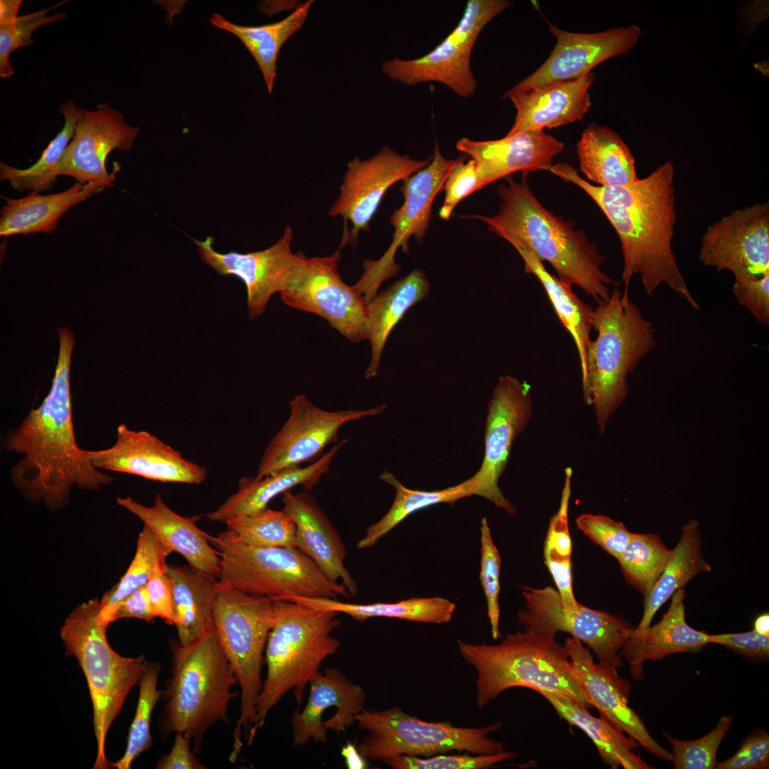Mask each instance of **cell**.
<instances>
[{
  "label": "cell",
  "mask_w": 769,
  "mask_h": 769,
  "mask_svg": "<svg viewBox=\"0 0 769 769\" xmlns=\"http://www.w3.org/2000/svg\"><path fill=\"white\" fill-rule=\"evenodd\" d=\"M170 676L162 691L165 701L159 719L162 738L183 733L194 743V752L203 748L204 737L217 721L229 722V701L235 674L211 628L193 642H173Z\"/></svg>",
  "instance_id": "5"
},
{
  "label": "cell",
  "mask_w": 769,
  "mask_h": 769,
  "mask_svg": "<svg viewBox=\"0 0 769 769\" xmlns=\"http://www.w3.org/2000/svg\"><path fill=\"white\" fill-rule=\"evenodd\" d=\"M227 530L240 540L258 547H296V526L281 511L265 508L226 523Z\"/></svg>",
  "instance_id": "46"
},
{
  "label": "cell",
  "mask_w": 769,
  "mask_h": 769,
  "mask_svg": "<svg viewBox=\"0 0 769 769\" xmlns=\"http://www.w3.org/2000/svg\"><path fill=\"white\" fill-rule=\"evenodd\" d=\"M485 186L474 161L470 159L465 162V157H459L443 188L445 198L439 211V217L449 220L454 208L463 199Z\"/></svg>",
  "instance_id": "53"
},
{
  "label": "cell",
  "mask_w": 769,
  "mask_h": 769,
  "mask_svg": "<svg viewBox=\"0 0 769 769\" xmlns=\"http://www.w3.org/2000/svg\"><path fill=\"white\" fill-rule=\"evenodd\" d=\"M570 726L584 731L595 745L605 764L612 769H652L637 752L638 743L605 717L593 716L588 708L559 694L535 689Z\"/></svg>",
  "instance_id": "34"
},
{
  "label": "cell",
  "mask_w": 769,
  "mask_h": 769,
  "mask_svg": "<svg viewBox=\"0 0 769 769\" xmlns=\"http://www.w3.org/2000/svg\"><path fill=\"white\" fill-rule=\"evenodd\" d=\"M294 601L315 609L345 613L359 622L371 617L397 618L407 621L442 624L451 620L456 605L441 597H411L396 602L355 604L332 598L289 597Z\"/></svg>",
  "instance_id": "39"
},
{
  "label": "cell",
  "mask_w": 769,
  "mask_h": 769,
  "mask_svg": "<svg viewBox=\"0 0 769 769\" xmlns=\"http://www.w3.org/2000/svg\"><path fill=\"white\" fill-rule=\"evenodd\" d=\"M555 637L525 629L506 634L498 644L457 640L463 659L477 673V707L507 689L525 687L561 694L588 708L566 648Z\"/></svg>",
  "instance_id": "7"
},
{
  "label": "cell",
  "mask_w": 769,
  "mask_h": 769,
  "mask_svg": "<svg viewBox=\"0 0 769 769\" xmlns=\"http://www.w3.org/2000/svg\"><path fill=\"white\" fill-rule=\"evenodd\" d=\"M701 547L699 523L691 519L682 526L680 539L671 550L661 576L648 595L644 596V613L637 629L650 626L660 607L691 580L701 573L711 571V565L702 555Z\"/></svg>",
  "instance_id": "37"
},
{
  "label": "cell",
  "mask_w": 769,
  "mask_h": 769,
  "mask_svg": "<svg viewBox=\"0 0 769 769\" xmlns=\"http://www.w3.org/2000/svg\"><path fill=\"white\" fill-rule=\"evenodd\" d=\"M348 441L344 439L310 465L288 467L261 478L241 477L236 492L229 496L216 510L206 514L214 522L226 524L239 517L251 515L267 508L276 496L301 485L311 490L329 471L332 460Z\"/></svg>",
  "instance_id": "31"
},
{
  "label": "cell",
  "mask_w": 769,
  "mask_h": 769,
  "mask_svg": "<svg viewBox=\"0 0 769 769\" xmlns=\"http://www.w3.org/2000/svg\"><path fill=\"white\" fill-rule=\"evenodd\" d=\"M22 0L0 1V24L15 23Z\"/></svg>",
  "instance_id": "61"
},
{
  "label": "cell",
  "mask_w": 769,
  "mask_h": 769,
  "mask_svg": "<svg viewBox=\"0 0 769 769\" xmlns=\"http://www.w3.org/2000/svg\"><path fill=\"white\" fill-rule=\"evenodd\" d=\"M516 753L503 750L494 754H438L421 758L401 755L383 761L394 769H481L514 759Z\"/></svg>",
  "instance_id": "51"
},
{
  "label": "cell",
  "mask_w": 769,
  "mask_h": 769,
  "mask_svg": "<svg viewBox=\"0 0 769 769\" xmlns=\"http://www.w3.org/2000/svg\"><path fill=\"white\" fill-rule=\"evenodd\" d=\"M191 740L183 733H176L174 744L169 753L162 755L157 763V769H204L203 765L192 751Z\"/></svg>",
  "instance_id": "58"
},
{
  "label": "cell",
  "mask_w": 769,
  "mask_h": 769,
  "mask_svg": "<svg viewBox=\"0 0 769 769\" xmlns=\"http://www.w3.org/2000/svg\"><path fill=\"white\" fill-rule=\"evenodd\" d=\"M732 291L759 323L769 324V273L755 278H735Z\"/></svg>",
  "instance_id": "55"
},
{
  "label": "cell",
  "mask_w": 769,
  "mask_h": 769,
  "mask_svg": "<svg viewBox=\"0 0 769 769\" xmlns=\"http://www.w3.org/2000/svg\"><path fill=\"white\" fill-rule=\"evenodd\" d=\"M104 188L98 184L76 182L69 189L43 195L31 192L21 199L2 197L6 204L1 210L0 235L50 233L59 219L74 205L86 200Z\"/></svg>",
  "instance_id": "33"
},
{
  "label": "cell",
  "mask_w": 769,
  "mask_h": 769,
  "mask_svg": "<svg viewBox=\"0 0 769 769\" xmlns=\"http://www.w3.org/2000/svg\"><path fill=\"white\" fill-rule=\"evenodd\" d=\"M481 571L479 580L487 602V614L489 619L492 637L498 639L499 632L500 606V572L501 558L495 545L486 518L481 524Z\"/></svg>",
  "instance_id": "50"
},
{
  "label": "cell",
  "mask_w": 769,
  "mask_h": 769,
  "mask_svg": "<svg viewBox=\"0 0 769 769\" xmlns=\"http://www.w3.org/2000/svg\"><path fill=\"white\" fill-rule=\"evenodd\" d=\"M166 572L172 586L174 624L179 643L185 645L214 627L218 581L186 567L167 565Z\"/></svg>",
  "instance_id": "36"
},
{
  "label": "cell",
  "mask_w": 769,
  "mask_h": 769,
  "mask_svg": "<svg viewBox=\"0 0 769 769\" xmlns=\"http://www.w3.org/2000/svg\"><path fill=\"white\" fill-rule=\"evenodd\" d=\"M684 588L671 597L667 612L656 624L644 629L634 628L632 634L619 651L636 681L644 679V664L659 661L677 653H698L709 644L708 635L691 627L685 619Z\"/></svg>",
  "instance_id": "28"
},
{
  "label": "cell",
  "mask_w": 769,
  "mask_h": 769,
  "mask_svg": "<svg viewBox=\"0 0 769 769\" xmlns=\"http://www.w3.org/2000/svg\"><path fill=\"white\" fill-rule=\"evenodd\" d=\"M699 258L738 278L769 273V203L734 210L708 226Z\"/></svg>",
  "instance_id": "19"
},
{
  "label": "cell",
  "mask_w": 769,
  "mask_h": 769,
  "mask_svg": "<svg viewBox=\"0 0 769 769\" xmlns=\"http://www.w3.org/2000/svg\"><path fill=\"white\" fill-rule=\"evenodd\" d=\"M340 249L330 256L295 258L279 291L284 304L325 319L353 342L365 340L367 305L355 286L345 283L338 271Z\"/></svg>",
  "instance_id": "13"
},
{
  "label": "cell",
  "mask_w": 769,
  "mask_h": 769,
  "mask_svg": "<svg viewBox=\"0 0 769 769\" xmlns=\"http://www.w3.org/2000/svg\"><path fill=\"white\" fill-rule=\"evenodd\" d=\"M576 148L580 171L598 186H623L639 179L631 150L609 127L590 125Z\"/></svg>",
  "instance_id": "35"
},
{
  "label": "cell",
  "mask_w": 769,
  "mask_h": 769,
  "mask_svg": "<svg viewBox=\"0 0 769 769\" xmlns=\"http://www.w3.org/2000/svg\"><path fill=\"white\" fill-rule=\"evenodd\" d=\"M155 617L145 585L135 590L118 604L113 613L112 622L122 618H137L152 622Z\"/></svg>",
  "instance_id": "59"
},
{
  "label": "cell",
  "mask_w": 769,
  "mask_h": 769,
  "mask_svg": "<svg viewBox=\"0 0 769 769\" xmlns=\"http://www.w3.org/2000/svg\"><path fill=\"white\" fill-rule=\"evenodd\" d=\"M456 148L471 157L486 186L518 171L548 170L564 145L543 130H535L496 140L461 138Z\"/></svg>",
  "instance_id": "26"
},
{
  "label": "cell",
  "mask_w": 769,
  "mask_h": 769,
  "mask_svg": "<svg viewBox=\"0 0 769 769\" xmlns=\"http://www.w3.org/2000/svg\"><path fill=\"white\" fill-rule=\"evenodd\" d=\"M512 4L507 0H469L457 26L435 48L422 57L386 61L382 73L407 86L445 85L461 98L473 95L477 80L471 68V51L484 27Z\"/></svg>",
  "instance_id": "12"
},
{
  "label": "cell",
  "mask_w": 769,
  "mask_h": 769,
  "mask_svg": "<svg viewBox=\"0 0 769 769\" xmlns=\"http://www.w3.org/2000/svg\"><path fill=\"white\" fill-rule=\"evenodd\" d=\"M289 404L290 416L266 448L256 478L316 461L328 444L338 441V431L345 423L376 416L387 408L384 404L367 409L327 411L313 404L305 394L295 396Z\"/></svg>",
  "instance_id": "17"
},
{
  "label": "cell",
  "mask_w": 769,
  "mask_h": 769,
  "mask_svg": "<svg viewBox=\"0 0 769 769\" xmlns=\"http://www.w3.org/2000/svg\"><path fill=\"white\" fill-rule=\"evenodd\" d=\"M282 511L296 526V548L310 558L331 580L340 582L350 595L357 594V583L345 565L346 548L324 510L308 490L283 493Z\"/></svg>",
  "instance_id": "27"
},
{
  "label": "cell",
  "mask_w": 769,
  "mask_h": 769,
  "mask_svg": "<svg viewBox=\"0 0 769 769\" xmlns=\"http://www.w3.org/2000/svg\"><path fill=\"white\" fill-rule=\"evenodd\" d=\"M431 157L417 160L403 155L389 146L362 160L355 157L347 167L340 194L329 210L330 216H342L352 226L340 246L356 245L361 231L370 230V222L386 192L396 182L404 180L429 164Z\"/></svg>",
  "instance_id": "18"
},
{
  "label": "cell",
  "mask_w": 769,
  "mask_h": 769,
  "mask_svg": "<svg viewBox=\"0 0 769 769\" xmlns=\"http://www.w3.org/2000/svg\"><path fill=\"white\" fill-rule=\"evenodd\" d=\"M769 768V735L763 730L751 733L730 758L717 762L716 769H766Z\"/></svg>",
  "instance_id": "54"
},
{
  "label": "cell",
  "mask_w": 769,
  "mask_h": 769,
  "mask_svg": "<svg viewBox=\"0 0 769 769\" xmlns=\"http://www.w3.org/2000/svg\"><path fill=\"white\" fill-rule=\"evenodd\" d=\"M117 504L135 515L172 552L182 555L190 567L198 572L218 577L220 559L211 544L209 535L196 525L201 516L184 517L171 510L160 494L152 506L132 498L117 497Z\"/></svg>",
  "instance_id": "29"
},
{
  "label": "cell",
  "mask_w": 769,
  "mask_h": 769,
  "mask_svg": "<svg viewBox=\"0 0 769 769\" xmlns=\"http://www.w3.org/2000/svg\"><path fill=\"white\" fill-rule=\"evenodd\" d=\"M85 454L99 469L156 481L199 484L206 478L204 467L187 460L179 451L150 432L132 430L125 424L117 427L113 446L85 450Z\"/></svg>",
  "instance_id": "23"
},
{
  "label": "cell",
  "mask_w": 769,
  "mask_h": 769,
  "mask_svg": "<svg viewBox=\"0 0 769 769\" xmlns=\"http://www.w3.org/2000/svg\"><path fill=\"white\" fill-rule=\"evenodd\" d=\"M79 108L72 100L61 104L58 111L63 116L64 125L43 150L38 160L26 169H18L1 162V180L8 181L12 188L20 192L27 190L39 193L51 189L59 176L61 159L73 137Z\"/></svg>",
  "instance_id": "42"
},
{
  "label": "cell",
  "mask_w": 769,
  "mask_h": 769,
  "mask_svg": "<svg viewBox=\"0 0 769 769\" xmlns=\"http://www.w3.org/2000/svg\"><path fill=\"white\" fill-rule=\"evenodd\" d=\"M167 564H159L146 584V589L155 617L169 624L174 623V606L171 580L166 572Z\"/></svg>",
  "instance_id": "57"
},
{
  "label": "cell",
  "mask_w": 769,
  "mask_h": 769,
  "mask_svg": "<svg viewBox=\"0 0 769 769\" xmlns=\"http://www.w3.org/2000/svg\"><path fill=\"white\" fill-rule=\"evenodd\" d=\"M380 478L394 488V500L387 513L365 529V535L357 544L359 549L373 546L408 516L419 510L438 503L452 506L458 500L472 496V478L457 485L431 491L408 488L388 471H384Z\"/></svg>",
  "instance_id": "41"
},
{
  "label": "cell",
  "mask_w": 769,
  "mask_h": 769,
  "mask_svg": "<svg viewBox=\"0 0 769 769\" xmlns=\"http://www.w3.org/2000/svg\"><path fill=\"white\" fill-rule=\"evenodd\" d=\"M172 552L165 546L146 525L140 533L135 556L117 584L105 593L100 600V617L108 625L112 622L113 613L125 597L145 585L155 568L165 563Z\"/></svg>",
  "instance_id": "44"
},
{
  "label": "cell",
  "mask_w": 769,
  "mask_h": 769,
  "mask_svg": "<svg viewBox=\"0 0 769 769\" xmlns=\"http://www.w3.org/2000/svg\"><path fill=\"white\" fill-rule=\"evenodd\" d=\"M533 413L531 387L525 381L507 375L499 377L488 403L485 453L482 464L471 478L472 495L483 497L508 514L516 508L498 486L514 441L523 431Z\"/></svg>",
  "instance_id": "16"
},
{
  "label": "cell",
  "mask_w": 769,
  "mask_h": 769,
  "mask_svg": "<svg viewBox=\"0 0 769 769\" xmlns=\"http://www.w3.org/2000/svg\"><path fill=\"white\" fill-rule=\"evenodd\" d=\"M556 43L548 58L531 75L507 90L502 98L548 84L572 80L591 73L600 63L627 54L642 35L637 25L597 33H573L550 24Z\"/></svg>",
  "instance_id": "21"
},
{
  "label": "cell",
  "mask_w": 769,
  "mask_h": 769,
  "mask_svg": "<svg viewBox=\"0 0 769 769\" xmlns=\"http://www.w3.org/2000/svg\"><path fill=\"white\" fill-rule=\"evenodd\" d=\"M48 9H42L31 14L18 16L15 23L0 24V77L9 78L15 73L11 65L10 55L16 48L33 43L31 35L38 28L46 24L61 21L66 17L63 13H56L47 16Z\"/></svg>",
  "instance_id": "49"
},
{
  "label": "cell",
  "mask_w": 769,
  "mask_h": 769,
  "mask_svg": "<svg viewBox=\"0 0 769 769\" xmlns=\"http://www.w3.org/2000/svg\"><path fill=\"white\" fill-rule=\"evenodd\" d=\"M548 170L582 189L614 229L623 257L621 278L624 289H629L632 277L637 275L647 295L664 283L693 308L700 309L671 247L676 214L675 169L671 162L661 164L644 178L619 187L594 185L565 162L552 164Z\"/></svg>",
  "instance_id": "2"
},
{
  "label": "cell",
  "mask_w": 769,
  "mask_h": 769,
  "mask_svg": "<svg viewBox=\"0 0 769 769\" xmlns=\"http://www.w3.org/2000/svg\"><path fill=\"white\" fill-rule=\"evenodd\" d=\"M429 291L427 276L417 268L377 293L367 305L365 338L370 344L371 359L365 372L366 379L377 375L383 349L395 325Z\"/></svg>",
  "instance_id": "32"
},
{
  "label": "cell",
  "mask_w": 769,
  "mask_h": 769,
  "mask_svg": "<svg viewBox=\"0 0 769 769\" xmlns=\"http://www.w3.org/2000/svg\"><path fill=\"white\" fill-rule=\"evenodd\" d=\"M708 643L721 644L754 662L765 661L769 658V636L760 634L755 630L708 634Z\"/></svg>",
  "instance_id": "56"
},
{
  "label": "cell",
  "mask_w": 769,
  "mask_h": 769,
  "mask_svg": "<svg viewBox=\"0 0 769 769\" xmlns=\"http://www.w3.org/2000/svg\"><path fill=\"white\" fill-rule=\"evenodd\" d=\"M513 246L523 260L525 272L534 275L540 281L557 316L572 338L582 374L585 369L588 346L592 340L590 332L593 308L582 301L572 291V287L550 273L543 262L530 251L518 244Z\"/></svg>",
  "instance_id": "40"
},
{
  "label": "cell",
  "mask_w": 769,
  "mask_h": 769,
  "mask_svg": "<svg viewBox=\"0 0 769 769\" xmlns=\"http://www.w3.org/2000/svg\"><path fill=\"white\" fill-rule=\"evenodd\" d=\"M161 665L147 661L139 681L140 691L134 719L130 726L127 744L124 755L113 767L117 769H129L132 762L143 752L151 748L150 720L154 707L160 699L162 691L157 689V681Z\"/></svg>",
  "instance_id": "47"
},
{
  "label": "cell",
  "mask_w": 769,
  "mask_h": 769,
  "mask_svg": "<svg viewBox=\"0 0 769 769\" xmlns=\"http://www.w3.org/2000/svg\"><path fill=\"white\" fill-rule=\"evenodd\" d=\"M591 340L582 374L583 400L594 409L600 433L626 399L627 377L656 345L653 324L642 313L629 291L615 288L593 308Z\"/></svg>",
  "instance_id": "4"
},
{
  "label": "cell",
  "mask_w": 769,
  "mask_h": 769,
  "mask_svg": "<svg viewBox=\"0 0 769 769\" xmlns=\"http://www.w3.org/2000/svg\"><path fill=\"white\" fill-rule=\"evenodd\" d=\"M274 620L266 647L267 676L256 705L248 744L269 711L291 689L300 704L307 684L320 672L323 661L335 654L341 642L333 635L340 627L338 612L290 600H274Z\"/></svg>",
  "instance_id": "6"
},
{
  "label": "cell",
  "mask_w": 769,
  "mask_h": 769,
  "mask_svg": "<svg viewBox=\"0 0 769 769\" xmlns=\"http://www.w3.org/2000/svg\"><path fill=\"white\" fill-rule=\"evenodd\" d=\"M753 630L760 634L769 636V614L768 612L763 613L756 617Z\"/></svg>",
  "instance_id": "62"
},
{
  "label": "cell",
  "mask_w": 769,
  "mask_h": 769,
  "mask_svg": "<svg viewBox=\"0 0 769 769\" xmlns=\"http://www.w3.org/2000/svg\"><path fill=\"white\" fill-rule=\"evenodd\" d=\"M275 601L218 581L214 628L221 650L241 687L240 716L233 733L230 758L236 759L247 741L263 686V652L274 620Z\"/></svg>",
  "instance_id": "9"
},
{
  "label": "cell",
  "mask_w": 769,
  "mask_h": 769,
  "mask_svg": "<svg viewBox=\"0 0 769 769\" xmlns=\"http://www.w3.org/2000/svg\"><path fill=\"white\" fill-rule=\"evenodd\" d=\"M595 79L594 73H589L510 96L516 116L506 136L582 120L591 106L589 88Z\"/></svg>",
  "instance_id": "30"
},
{
  "label": "cell",
  "mask_w": 769,
  "mask_h": 769,
  "mask_svg": "<svg viewBox=\"0 0 769 769\" xmlns=\"http://www.w3.org/2000/svg\"><path fill=\"white\" fill-rule=\"evenodd\" d=\"M189 237L197 245L204 263L221 276H234L243 281L246 289L250 320L263 314L272 295L279 293L295 258L291 250L293 230L290 226H286L283 234L273 245L246 253L216 251L213 247L212 236H207L204 241Z\"/></svg>",
  "instance_id": "24"
},
{
  "label": "cell",
  "mask_w": 769,
  "mask_h": 769,
  "mask_svg": "<svg viewBox=\"0 0 769 769\" xmlns=\"http://www.w3.org/2000/svg\"><path fill=\"white\" fill-rule=\"evenodd\" d=\"M732 721V716H723L710 733L691 741L679 740L663 731L672 748L674 768L714 769L718 762V750Z\"/></svg>",
  "instance_id": "48"
},
{
  "label": "cell",
  "mask_w": 769,
  "mask_h": 769,
  "mask_svg": "<svg viewBox=\"0 0 769 769\" xmlns=\"http://www.w3.org/2000/svg\"><path fill=\"white\" fill-rule=\"evenodd\" d=\"M138 126L127 124L117 110L100 103L95 110L79 108L71 142L59 163V175L75 178L80 184L111 187L119 167L112 173L106 168L108 155L114 150L129 152L140 134Z\"/></svg>",
  "instance_id": "20"
},
{
  "label": "cell",
  "mask_w": 769,
  "mask_h": 769,
  "mask_svg": "<svg viewBox=\"0 0 769 769\" xmlns=\"http://www.w3.org/2000/svg\"><path fill=\"white\" fill-rule=\"evenodd\" d=\"M358 727L367 735L357 745L365 760L392 759L401 755L421 758L456 750L494 754L504 743L489 737L501 721L481 727H459L449 722H428L405 713L397 706L384 710L364 708L356 716Z\"/></svg>",
  "instance_id": "11"
},
{
  "label": "cell",
  "mask_w": 769,
  "mask_h": 769,
  "mask_svg": "<svg viewBox=\"0 0 769 769\" xmlns=\"http://www.w3.org/2000/svg\"><path fill=\"white\" fill-rule=\"evenodd\" d=\"M565 475L559 508L550 520L543 545V557L563 602L567 607L570 608L575 607L579 604L572 589V541L568 528L572 468H566Z\"/></svg>",
  "instance_id": "43"
},
{
  "label": "cell",
  "mask_w": 769,
  "mask_h": 769,
  "mask_svg": "<svg viewBox=\"0 0 769 769\" xmlns=\"http://www.w3.org/2000/svg\"><path fill=\"white\" fill-rule=\"evenodd\" d=\"M58 332V359L48 394L18 427L6 430L1 443L4 451L21 456L11 470L14 486L26 501L42 502L53 513L69 503L73 486L97 491L114 481L77 445L70 386L74 338L67 328Z\"/></svg>",
  "instance_id": "1"
},
{
  "label": "cell",
  "mask_w": 769,
  "mask_h": 769,
  "mask_svg": "<svg viewBox=\"0 0 769 769\" xmlns=\"http://www.w3.org/2000/svg\"><path fill=\"white\" fill-rule=\"evenodd\" d=\"M220 559L219 582L273 600L293 596L338 599L351 595L296 547H258L229 530L209 536Z\"/></svg>",
  "instance_id": "10"
},
{
  "label": "cell",
  "mask_w": 769,
  "mask_h": 769,
  "mask_svg": "<svg viewBox=\"0 0 769 769\" xmlns=\"http://www.w3.org/2000/svg\"><path fill=\"white\" fill-rule=\"evenodd\" d=\"M671 555L659 534L634 533L617 561L628 584L646 596Z\"/></svg>",
  "instance_id": "45"
},
{
  "label": "cell",
  "mask_w": 769,
  "mask_h": 769,
  "mask_svg": "<svg viewBox=\"0 0 769 769\" xmlns=\"http://www.w3.org/2000/svg\"><path fill=\"white\" fill-rule=\"evenodd\" d=\"M313 3L312 0L303 2L285 19L266 25H237L219 14H213L209 22L217 28L233 33L243 43L258 65L268 93L271 94L280 49L301 28Z\"/></svg>",
  "instance_id": "38"
},
{
  "label": "cell",
  "mask_w": 769,
  "mask_h": 769,
  "mask_svg": "<svg viewBox=\"0 0 769 769\" xmlns=\"http://www.w3.org/2000/svg\"><path fill=\"white\" fill-rule=\"evenodd\" d=\"M564 645L573 674L588 704L645 750L672 762L671 752L653 738L643 720L629 707L630 683L619 676L617 669L595 663L590 651L578 639L567 637Z\"/></svg>",
  "instance_id": "22"
},
{
  "label": "cell",
  "mask_w": 769,
  "mask_h": 769,
  "mask_svg": "<svg viewBox=\"0 0 769 769\" xmlns=\"http://www.w3.org/2000/svg\"><path fill=\"white\" fill-rule=\"evenodd\" d=\"M97 597L83 602L66 619L61 637L66 654L78 661L86 678L93 708L97 742L94 768H113L105 755L106 736L131 689L142 676L145 656L125 657L109 645Z\"/></svg>",
  "instance_id": "8"
},
{
  "label": "cell",
  "mask_w": 769,
  "mask_h": 769,
  "mask_svg": "<svg viewBox=\"0 0 769 769\" xmlns=\"http://www.w3.org/2000/svg\"><path fill=\"white\" fill-rule=\"evenodd\" d=\"M521 594L525 607L518 611V619L526 630L553 636L568 633L585 644L598 663L616 669L622 666L619 651L635 628L627 619L580 603L567 607L558 591L550 586H524Z\"/></svg>",
  "instance_id": "14"
},
{
  "label": "cell",
  "mask_w": 769,
  "mask_h": 769,
  "mask_svg": "<svg viewBox=\"0 0 769 769\" xmlns=\"http://www.w3.org/2000/svg\"><path fill=\"white\" fill-rule=\"evenodd\" d=\"M308 701L302 711L296 708L291 718L293 743L305 745L310 740L323 743L328 729L340 734L356 721L365 708L363 688L350 681L340 670L326 668L310 681Z\"/></svg>",
  "instance_id": "25"
},
{
  "label": "cell",
  "mask_w": 769,
  "mask_h": 769,
  "mask_svg": "<svg viewBox=\"0 0 769 769\" xmlns=\"http://www.w3.org/2000/svg\"><path fill=\"white\" fill-rule=\"evenodd\" d=\"M523 174L520 183L510 177L506 184L498 187L502 204L496 214L463 217L484 221L498 236L525 248L541 262H548L561 282L578 286L597 303L608 300L609 286L619 283L602 270L606 257L582 230L574 229L572 221L547 210L530 189L527 174Z\"/></svg>",
  "instance_id": "3"
},
{
  "label": "cell",
  "mask_w": 769,
  "mask_h": 769,
  "mask_svg": "<svg viewBox=\"0 0 769 769\" xmlns=\"http://www.w3.org/2000/svg\"><path fill=\"white\" fill-rule=\"evenodd\" d=\"M345 765L349 769H363L366 768L365 759L359 752L357 746L348 742L341 750Z\"/></svg>",
  "instance_id": "60"
},
{
  "label": "cell",
  "mask_w": 769,
  "mask_h": 769,
  "mask_svg": "<svg viewBox=\"0 0 769 769\" xmlns=\"http://www.w3.org/2000/svg\"><path fill=\"white\" fill-rule=\"evenodd\" d=\"M575 523L578 530L617 560L634 535L622 522L601 514H581Z\"/></svg>",
  "instance_id": "52"
},
{
  "label": "cell",
  "mask_w": 769,
  "mask_h": 769,
  "mask_svg": "<svg viewBox=\"0 0 769 769\" xmlns=\"http://www.w3.org/2000/svg\"><path fill=\"white\" fill-rule=\"evenodd\" d=\"M456 159H449L441 152L437 140L428 165L403 180L402 205L390 216L394 227L392 241L377 260H366L363 272L355 287L367 305L375 298L382 283L397 275L399 266L395 263L397 249L409 251L408 240L414 236L421 241L429 229L431 208L436 195L443 190L447 177Z\"/></svg>",
  "instance_id": "15"
}]
</instances>
